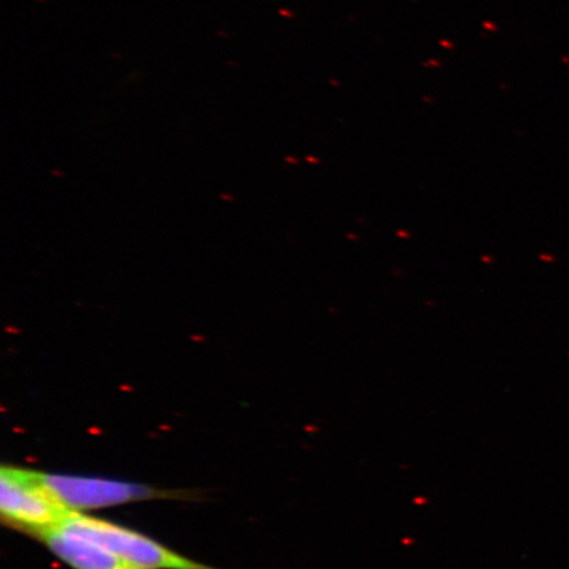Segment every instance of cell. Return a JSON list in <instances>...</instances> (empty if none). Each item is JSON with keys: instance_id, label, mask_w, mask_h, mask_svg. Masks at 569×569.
Masks as SVG:
<instances>
[{"instance_id": "1", "label": "cell", "mask_w": 569, "mask_h": 569, "mask_svg": "<svg viewBox=\"0 0 569 569\" xmlns=\"http://www.w3.org/2000/svg\"><path fill=\"white\" fill-rule=\"evenodd\" d=\"M56 529L101 546L141 569H217L181 557L140 532L82 513L71 515Z\"/></svg>"}, {"instance_id": "2", "label": "cell", "mask_w": 569, "mask_h": 569, "mask_svg": "<svg viewBox=\"0 0 569 569\" xmlns=\"http://www.w3.org/2000/svg\"><path fill=\"white\" fill-rule=\"evenodd\" d=\"M0 511L13 526L31 533L59 528L76 513L42 486L34 471L16 467L0 471Z\"/></svg>"}, {"instance_id": "3", "label": "cell", "mask_w": 569, "mask_h": 569, "mask_svg": "<svg viewBox=\"0 0 569 569\" xmlns=\"http://www.w3.org/2000/svg\"><path fill=\"white\" fill-rule=\"evenodd\" d=\"M34 472L42 486L63 507L76 511V513H81V510L118 507V505L160 497L158 490L141 486V483Z\"/></svg>"}, {"instance_id": "4", "label": "cell", "mask_w": 569, "mask_h": 569, "mask_svg": "<svg viewBox=\"0 0 569 569\" xmlns=\"http://www.w3.org/2000/svg\"><path fill=\"white\" fill-rule=\"evenodd\" d=\"M33 536L41 539L57 558L74 569H141L101 546L56 528L34 532Z\"/></svg>"}]
</instances>
